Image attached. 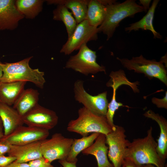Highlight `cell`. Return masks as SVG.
Returning <instances> with one entry per match:
<instances>
[{"label":"cell","instance_id":"cell-10","mask_svg":"<svg viewBox=\"0 0 167 167\" xmlns=\"http://www.w3.org/2000/svg\"><path fill=\"white\" fill-rule=\"evenodd\" d=\"M125 130L122 126L116 125L114 130L105 135L108 145V157L113 167H122L126 150L130 142L126 139Z\"/></svg>","mask_w":167,"mask_h":167},{"label":"cell","instance_id":"cell-22","mask_svg":"<svg viewBox=\"0 0 167 167\" xmlns=\"http://www.w3.org/2000/svg\"><path fill=\"white\" fill-rule=\"evenodd\" d=\"M88 0H48V5H62L70 9L78 24L85 19Z\"/></svg>","mask_w":167,"mask_h":167},{"label":"cell","instance_id":"cell-33","mask_svg":"<svg viewBox=\"0 0 167 167\" xmlns=\"http://www.w3.org/2000/svg\"><path fill=\"white\" fill-rule=\"evenodd\" d=\"M58 162L63 167H77V162H71L66 160H58Z\"/></svg>","mask_w":167,"mask_h":167},{"label":"cell","instance_id":"cell-11","mask_svg":"<svg viewBox=\"0 0 167 167\" xmlns=\"http://www.w3.org/2000/svg\"><path fill=\"white\" fill-rule=\"evenodd\" d=\"M22 117L27 126L49 131L56 126L58 120L55 111L39 104Z\"/></svg>","mask_w":167,"mask_h":167},{"label":"cell","instance_id":"cell-5","mask_svg":"<svg viewBox=\"0 0 167 167\" xmlns=\"http://www.w3.org/2000/svg\"><path fill=\"white\" fill-rule=\"evenodd\" d=\"M117 58L123 66L128 70H133L136 73L144 74L149 78H157L167 85L166 67L161 60L157 62L155 60H148L142 55L133 57L131 59L118 57Z\"/></svg>","mask_w":167,"mask_h":167},{"label":"cell","instance_id":"cell-36","mask_svg":"<svg viewBox=\"0 0 167 167\" xmlns=\"http://www.w3.org/2000/svg\"><path fill=\"white\" fill-rule=\"evenodd\" d=\"M1 62L0 61V79L2 78L3 75V69L1 65Z\"/></svg>","mask_w":167,"mask_h":167},{"label":"cell","instance_id":"cell-38","mask_svg":"<svg viewBox=\"0 0 167 167\" xmlns=\"http://www.w3.org/2000/svg\"><path fill=\"white\" fill-rule=\"evenodd\" d=\"M122 167H125L123 165H122Z\"/></svg>","mask_w":167,"mask_h":167},{"label":"cell","instance_id":"cell-3","mask_svg":"<svg viewBox=\"0 0 167 167\" xmlns=\"http://www.w3.org/2000/svg\"><path fill=\"white\" fill-rule=\"evenodd\" d=\"M33 57L30 56L15 62H1L3 75L0 82L29 81L39 88H43L45 82V73L38 68L33 69L30 66L29 62Z\"/></svg>","mask_w":167,"mask_h":167},{"label":"cell","instance_id":"cell-4","mask_svg":"<svg viewBox=\"0 0 167 167\" xmlns=\"http://www.w3.org/2000/svg\"><path fill=\"white\" fill-rule=\"evenodd\" d=\"M67 130L77 133L82 137L90 133H98L106 135L112 131L105 116L95 114L84 107L78 110V117L68 122Z\"/></svg>","mask_w":167,"mask_h":167},{"label":"cell","instance_id":"cell-16","mask_svg":"<svg viewBox=\"0 0 167 167\" xmlns=\"http://www.w3.org/2000/svg\"><path fill=\"white\" fill-rule=\"evenodd\" d=\"M106 144L105 135L100 133L93 143L82 152L94 156L97 161V167H113L108 159L109 148Z\"/></svg>","mask_w":167,"mask_h":167},{"label":"cell","instance_id":"cell-14","mask_svg":"<svg viewBox=\"0 0 167 167\" xmlns=\"http://www.w3.org/2000/svg\"><path fill=\"white\" fill-rule=\"evenodd\" d=\"M41 141L22 145H11L8 156L16 158V162L27 163L42 157L40 147Z\"/></svg>","mask_w":167,"mask_h":167},{"label":"cell","instance_id":"cell-26","mask_svg":"<svg viewBox=\"0 0 167 167\" xmlns=\"http://www.w3.org/2000/svg\"><path fill=\"white\" fill-rule=\"evenodd\" d=\"M53 19L62 22L66 27L68 38L72 34L78 24L72 13L62 5H57L53 11Z\"/></svg>","mask_w":167,"mask_h":167},{"label":"cell","instance_id":"cell-28","mask_svg":"<svg viewBox=\"0 0 167 167\" xmlns=\"http://www.w3.org/2000/svg\"><path fill=\"white\" fill-rule=\"evenodd\" d=\"M152 102L158 108L167 109V92H165V96L162 99L153 97L152 99Z\"/></svg>","mask_w":167,"mask_h":167},{"label":"cell","instance_id":"cell-9","mask_svg":"<svg viewBox=\"0 0 167 167\" xmlns=\"http://www.w3.org/2000/svg\"><path fill=\"white\" fill-rule=\"evenodd\" d=\"M98 27L91 26L85 19L78 24L71 35L68 38L60 52L68 55L75 50H79L88 42L98 39Z\"/></svg>","mask_w":167,"mask_h":167},{"label":"cell","instance_id":"cell-34","mask_svg":"<svg viewBox=\"0 0 167 167\" xmlns=\"http://www.w3.org/2000/svg\"><path fill=\"white\" fill-rule=\"evenodd\" d=\"M151 2V0H140L139 2L144 10V11L146 12L150 8L149 5Z\"/></svg>","mask_w":167,"mask_h":167},{"label":"cell","instance_id":"cell-6","mask_svg":"<svg viewBox=\"0 0 167 167\" xmlns=\"http://www.w3.org/2000/svg\"><path fill=\"white\" fill-rule=\"evenodd\" d=\"M96 59V52L85 44L80 48L76 54L70 57L65 67L86 75L100 72L105 73V67L99 65Z\"/></svg>","mask_w":167,"mask_h":167},{"label":"cell","instance_id":"cell-27","mask_svg":"<svg viewBox=\"0 0 167 167\" xmlns=\"http://www.w3.org/2000/svg\"><path fill=\"white\" fill-rule=\"evenodd\" d=\"M30 167H54L43 156L28 162Z\"/></svg>","mask_w":167,"mask_h":167},{"label":"cell","instance_id":"cell-40","mask_svg":"<svg viewBox=\"0 0 167 167\" xmlns=\"http://www.w3.org/2000/svg\"><path fill=\"white\" fill-rule=\"evenodd\" d=\"M1 83L0 82V85H1Z\"/></svg>","mask_w":167,"mask_h":167},{"label":"cell","instance_id":"cell-2","mask_svg":"<svg viewBox=\"0 0 167 167\" xmlns=\"http://www.w3.org/2000/svg\"><path fill=\"white\" fill-rule=\"evenodd\" d=\"M106 6L104 19L98 27V33L102 32L106 35L107 41L112 37L116 28L123 19L144 11L143 7L134 0H126L121 3L116 2Z\"/></svg>","mask_w":167,"mask_h":167},{"label":"cell","instance_id":"cell-18","mask_svg":"<svg viewBox=\"0 0 167 167\" xmlns=\"http://www.w3.org/2000/svg\"><path fill=\"white\" fill-rule=\"evenodd\" d=\"M143 115L155 121L159 126L160 133L157 139L156 150L161 158L166 161L167 158V121L163 116L151 110L146 111Z\"/></svg>","mask_w":167,"mask_h":167},{"label":"cell","instance_id":"cell-35","mask_svg":"<svg viewBox=\"0 0 167 167\" xmlns=\"http://www.w3.org/2000/svg\"><path fill=\"white\" fill-rule=\"evenodd\" d=\"M3 126L2 120L0 118V139L4 136V131H3Z\"/></svg>","mask_w":167,"mask_h":167},{"label":"cell","instance_id":"cell-19","mask_svg":"<svg viewBox=\"0 0 167 167\" xmlns=\"http://www.w3.org/2000/svg\"><path fill=\"white\" fill-rule=\"evenodd\" d=\"M27 82L15 81L1 83L0 102L9 106L13 105L24 90Z\"/></svg>","mask_w":167,"mask_h":167},{"label":"cell","instance_id":"cell-31","mask_svg":"<svg viewBox=\"0 0 167 167\" xmlns=\"http://www.w3.org/2000/svg\"><path fill=\"white\" fill-rule=\"evenodd\" d=\"M125 167H144L143 165L137 164L131 160L125 159L124 160L122 165Z\"/></svg>","mask_w":167,"mask_h":167},{"label":"cell","instance_id":"cell-24","mask_svg":"<svg viewBox=\"0 0 167 167\" xmlns=\"http://www.w3.org/2000/svg\"><path fill=\"white\" fill-rule=\"evenodd\" d=\"M100 134L98 133H93L89 135L82 137L80 139H74L66 161L71 162H77L78 155L91 146Z\"/></svg>","mask_w":167,"mask_h":167},{"label":"cell","instance_id":"cell-21","mask_svg":"<svg viewBox=\"0 0 167 167\" xmlns=\"http://www.w3.org/2000/svg\"><path fill=\"white\" fill-rule=\"evenodd\" d=\"M159 1L153 0L146 15L139 21L131 24L129 26L125 28V31L129 32L133 30L135 31L140 29L149 30L152 33L154 38L161 39L162 36L155 30L153 24L155 11Z\"/></svg>","mask_w":167,"mask_h":167},{"label":"cell","instance_id":"cell-20","mask_svg":"<svg viewBox=\"0 0 167 167\" xmlns=\"http://www.w3.org/2000/svg\"><path fill=\"white\" fill-rule=\"evenodd\" d=\"M39 95L37 90L32 88L24 89L13 107L22 117L38 104Z\"/></svg>","mask_w":167,"mask_h":167},{"label":"cell","instance_id":"cell-7","mask_svg":"<svg viewBox=\"0 0 167 167\" xmlns=\"http://www.w3.org/2000/svg\"><path fill=\"white\" fill-rule=\"evenodd\" d=\"M73 141L74 139L66 138L61 133H55L50 138L41 141L43 157L50 163L56 160H66Z\"/></svg>","mask_w":167,"mask_h":167},{"label":"cell","instance_id":"cell-12","mask_svg":"<svg viewBox=\"0 0 167 167\" xmlns=\"http://www.w3.org/2000/svg\"><path fill=\"white\" fill-rule=\"evenodd\" d=\"M49 134V130L22 125L10 134L4 136L0 141H7L12 145H22L42 141Z\"/></svg>","mask_w":167,"mask_h":167},{"label":"cell","instance_id":"cell-30","mask_svg":"<svg viewBox=\"0 0 167 167\" xmlns=\"http://www.w3.org/2000/svg\"><path fill=\"white\" fill-rule=\"evenodd\" d=\"M11 144L6 141H0V156L8 153L11 149Z\"/></svg>","mask_w":167,"mask_h":167},{"label":"cell","instance_id":"cell-17","mask_svg":"<svg viewBox=\"0 0 167 167\" xmlns=\"http://www.w3.org/2000/svg\"><path fill=\"white\" fill-rule=\"evenodd\" d=\"M0 118L3 127L4 136L10 134L24 124L22 116L15 109L0 102Z\"/></svg>","mask_w":167,"mask_h":167},{"label":"cell","instance_id":"cell-13","mask_svg":"<svg viewBox=\"0 0 167 167\" xmlns=\"http://www.w3.org/2000/svg\"><path fill=\"white\" fill-rule=\"evenodd\" d=\"M24 17L17 10L15 0H0V31L14 30Z\"/></svg>","mask_w":167,"mask_h":167},{"label":"cell","instance_id":"cell-15","mask_svg":"<svg viewBox=\"0 0 167 167\" xmlns=\"http://www.w3.org/2000/svg\"><path fill=\"white\" fill-rule=\"evenodd\" d=\"M109 76L110 79L106 85L108 87H112L113 93L112 100L108 104V108L116 111L120 107L123 106L122 103L117 102L116 99V92L118 88L122 85H127L131 87L134 92H138L139 90L137 85L139 84V82H131L129 81L126 77L124 71L122 70L112 71Z\"/></svg>","mask_w":167,"mask_h":167},{"label":"cell","instance_id":"cell-32","mask_svg":"<svg viewBox=\"0 0 167 167\" xmlns=\"http://www.w3.org/2000/svg\"><path fill=\"white\" fill-rule=\"evenodd\" d=\"M4 167H30L28 163H19L14 161Z\"/></svg>","mask_w":167,"mask_h":167},{"label":"cell","instance_id":"cell-29","mask_svg":"<svg viewBox=\"0 0 167 167\" xmlns=\"http://www.w3.org/2000/svg\"><path fill=\"white\" fill-rule=\"evenodd\" d=\"M14 157L4 155L0 156V167H4L16 160Z\"/></svg>","mask_w":167,"mask_h":167},{"label":"cell","instance_id":"cell-25","mask_svg":"<svg viewBox=\"0 0 167 167\" xmlns=\"http://www.w3.org/2000/svg\"><path fill=\"white\" fill-rule=\"evenodd\" d=\"M44 2L42 0H17L15 1V5L24 17L32 19L41 11Z\"/></svg>","mask_w":167,"mask_h":167},{"label":"cell","instance_id":"cell-8","mask_svg":"<svg viewBox=\"0 0 167 167\" xmlns=\"http://www.w3.org/2000/svg\"><path fill=\"white\" fill-rule=\"evenodd\" d=\"M74 92L75 100L83 107L95 114L105 116L109 104L107 91L96 96L91 95L85 90L83 81L79 79L74 84Z\"/></svg>","mask_w":167,"mask_h":167},{"label":"cell","instance_id":"cell-1","mask_svg":"<svg viewBox=\"0 0 167 167\" xmlns=\"http://www.w3.org/2000/svg\"><path fill=\"white\" fill-rule=\"evenodd\" d=\"M151 126L144 138L133 139L129 143L125 152L124 159H128L138 165L152 164L156 167H164L165 161L159 156L156 150L157 142L152 134Z\"/></svg>","mask_w":167,"mask_h":167},{"label":"cell","instance_id":"cell-39","mask_svg":"<svg viewBox=\"0 0 167 167\" xmlns=\"http://www.w3.org/2000/svg\"><path fill=\"white\" fill-rule=\"evenodd\" d=\"M60 167H62V166H61Z\"/></svg>","mask_w":167,"mask_h":167},{"label":"cell","instance_id":"cell-37","mask_svg":"<svg viewBox=\"0 0 167 167\" xmlns=\"http://www.w3.org/2000/svg\"><path fill=\"white\" fill-rule=\"evenodd\" d=\"M144 167H156L154 165L152 164H148L143 165ZM164 167H167V164L165 165V166Z\"/></svg>","mask_w":167,"mask_h":167},{"label":"cell","instance_id":"cell-23","mask_svg":"<svg viewBox=\"0 0 167 167\" xmlns=\"http://www.w3.org/2000/svg\"><path fill=\"white\" fill-rule=\"evenodd\" d=\"M106 6L102 4L101 0H89L85 19L91 26L98 27L104 19Z\"/></svg>","mask_w":167,"mask_h":167}]
</instances>
